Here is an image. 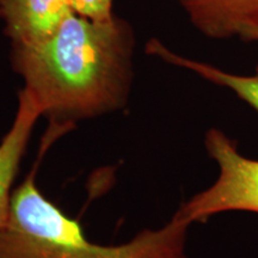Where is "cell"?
<instances>
[{
  "mask_svg": "<svg viewBox=\"0 0 258 258\" xmlns=\"http://www.w3.org/2000/svg\"><path fill=\"white\" fill-rule=\"evenodd\" d=\"M135 32L114 16L96 22L72 14L42 43L11 47L12 70L49 125L72 131L127 108L134 82Z\"/></svg>",
  "mask_w": 258,
  "mask_h": 258,
  "instance_id": "cell-1",
  "label": "cell"
},
{
  "mask_svg": "<svg viewBox=\"0 0 258 258\" xmlns=\"http://www.w3.org/2000/svg\"><path fill=\"white\" fill-rule=\"evenodd\" d=\"M60 138L59 132L47 129L30 172L14 189L8 221L0 228V258H188L191 224L177 213L163 227L146 228L124 243L90 240L82 224L38 188V167Z\"/></svg>",
  "mask_w": 258,
  "mask_h": 258,
  "instance_id": "cell-2",
  "label": "cell"
},
{
  "mask_svg": "<svg viewBox=\"0 0 258 258\" xmlns=\"http://www.w3.org/2000/svg\"><path fill=\"white\" fill-rule=\"evenodd\" d=\"M205 146L219 166L218 179L183 203L177 214L190 224L206 222L224 212L258 214V160L241 156L235 141L217 128L207 132Z\"/></svg>",
  "mask_w": 258,
  "mask_h": 258,
  "instance_id": "cell-3",
  "label": "cell"
},
{
  "mask_svg": "<svg viewBox=\"0 0 258 258\" xmlns=\"http://www.w3.org/2000/svg\"><path fill=\"white\" fill-rule=\"evenodd\" d=\"M72 14L69 0H0V21L11 47L42 43Z\"/></svg>",
  "mask_w": 258,
  "mask_h": 258,
  "instance_id": "cell-4",
  "label": "cell"
},
{
  "mask_svg": "<svg viewBox=\"0 0 258 258\" xmlns=\"http://www.w3.org/2000/svg\"><path fill=\"white\" fill-rule=\"evenodd\" d=\"M40 118L42 115L37 105L18 91L14 121L0 140V228L8 221L15 180Z\"/></svg>",
  "mask_w": 258,
  "mask_h": 258,
  "instance_id": "cell-5",
  "label": "cell"
},
{
  "mask_svg": "<svg viewBox=\"0 0 258 258\" xmlns=\"http://www.w3.org/2000/svg\"><path fill=\"white\" fill-rule=\"evenodd\" d=\"M205 36L224 40L240 29L258 25V0H176Z\"/></svg>",
  "mask_w": 258,
  "mask_h": 258,
  "instance_id": "cell-6",
  "label": "cell"
},
{
  "mask_svg": "<svg viewBox=\"0 0 258 258\" xmlns=\"http://www.w3.org/2000/svg\"><path fill=\"white\" fill-rule=\"evenodd\" d=\"M145 51L148 55L159 57L167 63L191 71L215 85L232 90L241 101L247 103L258 114V66L253 76L246 77L227 73L209 63L179 55L169 49L158 38H150L145 46Z\"/></svg>",
  "mask_w": 258,
  "mask_h": 258,
  "instance_id": "cell-7",
  "label": "cell"
},
{
  "mask_svg": "<svg viewBox=\"0 0 258 258\" xmlns=\"http://www.w3.org/2000/svg\"><path fill=\"white\" fill-rule=\"evenodd\" d=\"M71 9L80 17L105 22L114 17V0H69Z\"/></svg>",
  "mask_w": 258,
  "mask_h": 258,
  "instance_id": "cell-8",
  "label": "cell"
},
{
  "mask_svg": "<svg viewBox=\"0 0 258 258\" xmlns=\"http://www.w3.org/2000/svg\"><path fill=\"white\" fill-rule=\"evenodd\" d=\"M238 36L246 42H258V25L243 27L240 29Z\"/></svg>",
  "mask_w": 258,
  "mask_h": 258,
  "instance_id": "cell-9",
  "label": "cell"
}]
</instances>
